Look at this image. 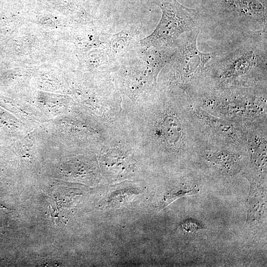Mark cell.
Instances as JSON below:
<instances>
[{"label": "cell", "mask_w": 267, "mask_h": 267, "mask_svg": "<svg viewBox=\"0 0 267 267\" xmlns=\"http://www.w3.org/2000/svg\"><path fill=\"white\" fill-rule=\"evenodd\" d=\"M199 191V189L197 186H185L172 189L164 197L159 205V208L163 209L178 198L196 194Z\"/></svg>", "instance_id": "cell-10"}, {"label": "cell", "mask_w": 267, "mask_h": 267, "mask_svg": "<svg viewBox=\"0 0 267 267\" xmlns=\"http://www.w3.org/2000/svg\"><path fill=\"white\" fill-rule=\"evenodd\" d=\"M162 10L161 18L153 32L139 41L142 46L176 47L181 36L198 27V13L177 0H151Z\"/></svg>", "instance_id": "cell-4"}, {"label": "cell", "mask_w": 267, "mask_h": 267, "mask_svg": "<svg viewBox=\"0 0 267 267\" xmlns=\"http://www.w3.org/2000/svg\"><path fill=\"white\" fill-rule=\"evenodd\" d=\"M199 32L197 28L181 36L169 63L172 65L173 81L186 91L203 73L211 59L210 53L202 52L198 49L197 41Z\"/></svg>", "instance_id": "cell-5"}, {"label": "cell", "mask_w": 267, "mask_h": 267, "mask_svg": "<svg viewBox=\"0 0 267 267\" xmlns=\"http://www.w3.org/2000/svg\"><path fill=\"white\" fill-rule=\"evenodd\" d=\"M199 101L209 113L239 123L249 124L267 115L266 94L258 95L246 87L219 88L204 94Z\"/></svg>", "instance_id": "cell-3"}, {"label": "cell", "mask_w": 267, "mask_h": 267, "mask_svg": "<svg viewBox=\"0 0 267 267\" xmlns=\"http://www.w3.org/2000/svg\"><path fill=\"white\" fill-rule=\"evenodd\" d=\"M139 30L137 27L129 26L116 34L103 33V41L111 60L110 65L139 43Z\"/></svg>", "instance_id": "cell-8"}, {"label": "cell", "mask_w": 267, "mask_h": 267, "mask_svg": "<svg viewBox=\"0 0 267 267\" xmlns=\"http://www.w3.org/2000/svg\"><path fill=\"white\" fill-rule=\"evenodd\" d=\"M187 105L186 113L191 123L215 137L222 146H246L245 126L214 116L195 102Z\"/></svg>", "instance_id": "cell-6"}, {"label": "cell", "mask_w": 267, "mask_h": 267, "mask_svg": "<svg viewBox=\"0 0 267 267\" xmlns=\"http://www.w3.org/2000/svg\"><path fill=\"white\" fill-rule=\"evenodd\" d=\"M182 229L187 232H193L205 227L201 223L194 219H187L180 225Z\"/></svg>", "instance_id": "cell-11"}, {"label": "cell", "mask_w": 267, "mask_h": 267, "mask_svg": "<svg viewBox=\"0 0 267 267\" xmlns=\"http://www.w3.org/2000/svg\"><path fill=\"white\" fill-rule=\"evenodd\" d=\"M203 154L207 161L226 174L234 173L239 167L240 156L229 146L204 151Z\"/></svg>", "instance_id": "cell-9"}, {"label": "cell", "mask_w": 267, "mask_h": 267, "mask_svg": "<svg viewBox=\"0 0 267 267\" xmlns=\"http://www.w3.org/2000/svg\"><path fill=\"white\" fill-rule=\"evenodd\" d=\"M176 47H146L139 42L112 65L115 69L122 89L137 95L154 87L161 69L171 61Z\"/></svg>", "instance_id": "cell-1"}, {"label": "cell", "mask_w": 267, "mask_h": 267, "mask_svg": "<svg viewBox=\"0 0 267 267\" xmlns=\"http://www.w3.org/2000/svg\"><path fill=\"white\" fill-rule=\"evenodd\" d=\"M228 12L240 23L267 29V0H223Z\"/></svg>", "instance_id": "cell-7"}, {"label": "cell", "mask_w": 267, "mask_h": 267, "mask_svg": "<svg viewBox=\"0 0 267 267\" xmlns=\"http://www.w3.org/2000/svg\"><path fill=\"white\" fill-rule=\"evenodd\" d=\"M266 46L247 44L221 59L213 71L214 80L219 88L246 87L266 81Z\"/></svg>", "instance_id": "cell-2"}]
</instances>
